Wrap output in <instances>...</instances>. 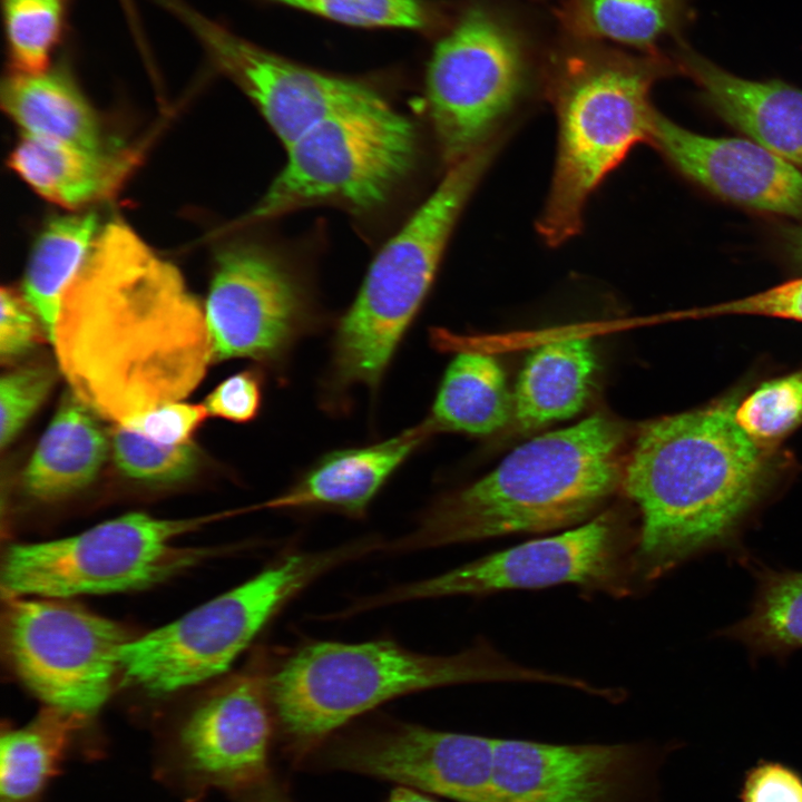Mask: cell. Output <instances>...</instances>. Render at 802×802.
Returning <instances> with one entry per match:
<instances>
[{
	"label": "cell",
	"mask_w": 802,
	"mask_h": 802,
	"mask_svg": "<svg viewBox=\"0 0 802 802\" xmlns=\"http://www.w3.org/2000/svg\"><path fill=\"white\" fill-rule=\"evenodd\" d=\"M51 343L69 389L117 424L185 399L212 363L204 310L179 270L120 219L65 290Z\"/></svg>",
	"instance_id": "obj_1"
},
{
	"label": "cell",
	"mask_w": 802,
	"mask_h": 802,
	"mask_svg": "<svg viewBox=\"0 0 802 802\" xmlns=\"http://www.w3.org/2000/svg\"><path fill=\"white\" fill-rule=\"evenodd\" d=\"M732 401V400H731ZM644 424L629 447L622 488L639 515L637 588L685 561L737 546L773 479V454L735 419L736 402Z\"/></svg>",
	"instance_id": "obj_2"
},
{
	"label": "cell",
	"mask_w": 802,
	"mask_h": 802,
	"mask_svg": "<svg viewBox=\"0 0 802 802\" xmlns=\"http://www.w3.org/2000/svg\"><path fill=\"white\" fill-rule=\"evenodd\" d=\"M627 426L594 414L514 449L492 471L437 499L393 550L578 526L622 488Z\"/></svg>",
	"instance_id": "obj_3"
},
{
	"label": "cell",
	"mask_w": 802,
	"mask_h": 802,
	"mask_svg": "<svg viewBox=\"0 0 802 802\" xmlns=\"http://www.w3.org/2000/svg\"><path fill=\"white\" fill-rule=\"evenodd\" d=\"M488 682L579 686L578 677L521 665L486 640L430 655L382 639L306 644L276 669L267 688L282 749L302 764L349 722L390 700Z\"/></svg>",
	"instance_id": "obj_4"
},
{
	"label": "cell",
	"mask_w": 802,
	"mask_h": 802,
	"mask_svg": "<svg viewBox=\"0 0 802 802\" xmlns=\"http://www.w3.org/2000/svg\"><path fill=\"white\" fill-rule=\"evenodd\" d=\"M678 71L667 55L633 53L570 39L545 66V88L558 119V155L538 229L560 244L579 231L588 196L638 141L649 140L655 81Z\"/></svg>",
	"instance_id": "obj_5"
},
{
	"label": "cell",
	"mask_w": 802,
	"mask_h": 802,
	"mask_svg": "<svg viewBox=\"0 0 802 802\" xmlns=\"http://www.w3.org/2000/svg\"><path fill=\"white\" fill-rule=\"evenodd\" d=\"M495 154L485 145L448 172L384 244L335 329L323 401L339 408L355 387L376 391L434 278L452 227Z\"/></svg>",
	"instance_id": "obj_6"
},
{
	"label": "cell",
	"mask_w": 802,
	"mask_h": 802,
	"mask_svg": "<svg viewBox=\"0 0 802 802\" xmlns=\"http://www.w3.org/2000/svg\"><path fill=\"white\" fill-rule=\"evenodd\" d=\"M374 551L371 539L282 557L243 584L121 647L124 684L167 695L225 673L267 622L329 570Z\"/></svg>",
	"instance_id": "obj_7"
},
{
	"label": "cell",
	"mask_w": 802,
	"mask_h": 802,
	"mask_svg": "<svg viewBox=\"0 0 802 802\" xmlns=\"http://www.w3.org/2000/svg\"><path fill=\"white\" fill-rule=\"evenodd\" d=\"M223 516L166 519L129 512L68 537L12 544L2 557V593L69 599L149 587L206 554L175 546L178 537Z\"/></svg>",
	"instance_id": "obj_8"
},
{
	"label": "cell",
	"mask_w": 802,
	"mask_h": 802,
	"mask_svg": "<svg viewBox=\"0 0 802 802\" xmlns=\"http://www.w3.org/2000/svg\"><path fill=\"white\" fill-rule=\"evenodd\" d=\"M286 149L283 169L248 221L320 202L360 212L382 205L414 165L417 133L381 97L323 119Z\"/></svg>",
	"instance_id": "obj_9"
},
{
	"label": "cell",
	"mask_w": 802,
	"mask_h": 802,
	"mask_svg": "<svg viewBox=\"0 0 802 802\" xmlns=\"http://www.w3.org/2000/svg\"><path fill=\"white\" fill-rule=\"evenodd\" d=\"M529 49L517 25L486 4L464 7L436 43L426 70L429 115L444 162L485 146L522 92Z\"/></svg>",
	"instance_id": "obj_10"
},
{
	"label": "cell",
	"mask_w": 802,
	"mask_h": 802,
	"mask_svg": "<svg viewBox=\"0 0 802 802\" xmlns=\"http://www.w3.org/2000/svg\"><path fill=\"white\" fill-rule=\"evenodd\" d=\"M638 527L617 509L552 536L486 555L437 576L393 588L359 608L452 596H480L563 584L626 597L638 589L633 555Z\"/></svg>",
	"instance_id": "obj_11"
},
{
	"label": "cell",
	"mask_w": 802,
	"mask_h": 802,
	"mask_svg": "<svg viewBox=\"0 0 802 802\" xmlns=\"http://www.w3.org/2000/svg\"><path fill=\"white\" fill-rule=\"evenodd\" d=\"M131 637L118 623L66 598L7 597L3 648L46 706L90 718L107 702Z\"/></svg>",
	"instance_id": "obj_12"
},
{
	"label": "cell",
	"mask_w": 802,
	"mask_h": 802,
	"mask_svg": "<svg viewBox=\"0 0 802 802\" xmlns=\"http://www.w3.org/2000/svg\"><path fill=\"white\" fill-rule=\"evenodd\" d=\"M275 718L267 682L242 675L194 706L157 757L159 777L187 801L233 798L268 780Z\"/></svg>",
	"instance_id": "obj_13"
},
{
	"label": "cell",
	"mask_w": 802,
	"mask_h": 802,
	"mask_svg": "<svg viewBox=\"0 0 802 802\" xmlns=\"http://www.w3.org/2000/svg\"><path fill=\"white\" fill-rule=\"evenodd\" d=\"M204 314L212 363L252 359L280 369L314 326L300 281L252 243L231 244L217 254Z\"/></svg>",
	"instance_id": "obj_14"
},
{
	"label": "cell",
	"mask_w": 802,
	"mask_h": 802,
	"mask_svg": "<svg viewBox=\"0 0 802 802\" xmlns=\"http://www.w3.org/2000/svg\"><path fill=\"white\" fill-rule=\"evenodd\" d=\"M457 802H490L495 737L382 721L335 734L306 762Z\"/></svg>",
	"instance_id": "obj_15"
},
{
	"label": "cell",
	"mask_w": 802,
	"mask_h": 802,
	"mask_svg": "<svg viewBox=\"0 0 802 802\" xmlns=\"http://www.w3.org/2000/svg\"><path fill=\"white\" fill-rule=\"evenodd\" d=\"M659 762L642 743L495 739L490 802H653Z\"/></svg>",
	"instance_id": "obj_16"
},
{
	"label": "cell",
	"mask_w": 802,
	"mask_h": 802,
	"mask_svg": "<svg viewBox=\"0 0 802 802\" xmlns=\"http://www.w3.org/2000/svg\"><path fill=\"white\" fill-rule=\"evenodd\" d=\"M173 7L216 66L255 102L286 148L323 119L382 97L364 81L294 62L186 7Z\"/></svg>",
	"instance_id": "obj_17"
},
{
	"label": "cell",
	"mask_w": 802,
	"mask_h": 802,
	"mask_svg": "<svg viewBox=\"0 0 802 802\" xmlns=\"http://www.w3.org/2000/svg\"><path fill=\"white\" fill-rule=\"evenodd\" d=\"M648 141L712 194L755 211L802 218V172L760 144L703 136L657 110Z\"/></svg>",
	"instance_id": "obj_18"
},
{
	"label": "cell",
	"mask_w": 802,
	"mask_h": 802,
	"mask_svg": "<svg viewBox=\"0 0 802 802\" xmlns=\"http://www.w3.org/2000/svg\"><path fill=\"white\" fill-rule=\"evenodd\" d=\"M678 71L698 87L723 120L783 159L802 167V89L779 80L737 77L678 41Z\"/></svg>",
	"instance_id": "obj_19"
},
{
	"label": "cell",
	"mask_w": 802,
	"mask_h": 802,
	"mask_svg": "<svg viewBox=\"0 0 802 802\" xmlns=\"http://www.w3.org/2000/svg\"><path fill=\"white\" fill-rule=\"evenodd\" d=\"M434 433L426 419L387 440L322 456L288 489L241 509L329 508L361 517L392 475Z\"/></svg>",
	"instance_id": "obj_20"
},
{
	"label": "cell",
	"mask_w": 802,
	"mask_h": 802,
	"mask_svg": "<svg viewBox=\"0 0 802 802\" xmlns=\"http://www.w3.org/2000/svg\"><path fill=\"white\" fill-rule=\"evenodd\" d=\"M137 160L126 149L89 150L23 136L9 166L43 198L76 209L114 196Z\"/></svg>",
	"instance_id": "obj_21"
},
{
	"label": "cell",
	"mask_w": 802,
	"mask_h": 802,
	"mask_svg": "<svg viewBox=\"0 0 802 802\" xmlns=\"http://www.w3.org/2000/svg\"><path fill=\"white\" fill-rule=\"evenodd\" d=\"M108 448L98 414L69 389L23 471V488L43 501L74 495L95 480Z\"/></svg>",
	"instance_id": "obj_22"
},
{
	"label": "cell",
	"mask_w": 802,
	"mask_h": 802,
	"mask_svg": "<svg viewBox=\"0 0 802 802\" xmlns=\"http://www.w3.org/2000/svg\"><path fill=\"white\" fill-rule=\"evenodd\" d=\"M1 105L23 136L89 150L118 148L63 66L40 74L10 71L2 81Z\"/></svg>",
	"instance_id": "obj_23"
},
{
	"label": "cell",
	"mask_w": 802,
	"mask_h": 802,
	"mask_svg": "<svg viewBox=\"0 0 802 802\" xmlns=\"http://www.w3.org/2000/svg\"><path fill=\"white\" fill-rule=\"evenodd\" d=\"M597 368L588 338L547 341L527 356L514 392V417L535 429L574 417L585 405Z\"/></svg>",
	"instance_id": "obj_24"
},
{
	"label": "cell",
	"mask_w": 802,
	"mask_h": 802,
	"mask_svg": "<svg viewBox=\"0 0 802 802\" xmlns=\"http://www.w3.org/2000/svg\"><path fill=\"white\" fill-rule=\"evenodd\" d=\"M555 17L568 38L615 42L640 53L677 38L694 18L689 0H557Z\"/></svg>",
	"instance_id": "obj_25"
},
{
	"label": "cell",
	"mask_w": 802,
	"mask_h": 802,
	"mask_svg": "<svg viewBox=\"0 0 802 802\" xmlns=\"http://www.w3.org/2000/svg\"><path fill=\"white\" fill-rule=\"evenodd\" d=\"M512 415L514 393L500 363L483 352L461 351L448 364L427 420L434 432L483 436Z\"/></svg>",
	"instance_id": "obj_26"
},
{
	"label": "cell",
	"mask_w": 802,
	"mask_h": 802,
	"mask_svg": "<svg viewBox=\"0 0 802 802\" xmlns=\"http://www.w3.org/2000/svg\"><path fill=\"white\" fill-rule=\"evenodd\" d=\"M88 718L46 706L0 737V802H41L65 763L71 743Z\"/></svg>",
	"instance_id": "obj_27"
},
{
	"label": "cell",
	"mask_w": 802,
	"mask_h": 802,
	"mask_svg": "<svg viewBox=\"0 0 802 802\" xmlns=\"http://www.w3.org/2000/svg\"><path fill=\"white\" fill-rule=\"evenodd\" d=\"M102 227L95 213L63 215L49 219L36 238L22 294L50 342L62 294L89 257Z\"/></svg>",
	"instance_id": "obj_28"
},
{
	"label": "cell",
	"mask_w": 802,
	"mask_h": 802,
	"mask_svg": "<svg viewBox=\"0 0 802 802\" xmlns=\"http://www.w3.org/2000/svg\"><path fill=\"white\" fill-rule=\"evenodd\" d=\"M756 589L749 614L720 634L754 656L783 658L802 648V571L751 566Z\"/></svg>",
	"instance_id": "obj_29"
},
{
	"label": "cell",
	"mask_w": 802,
	"mask_h": 802,
	"mask_svg": "<svg viewBox=\"0 0 802 802\" xmlns=\"http://www.w3.org/2000/svg\"><path fill=\"white\" fill-rule=\"evenodd\" d=\"M302 10L341 25L370 29L440 32L451 21L436 0H265Z\"/></svg>",
	"instance_id": "obj_30"
},
{
	"label": "cell",
	"mask_w": 802,
	"mask_h": 802,
	"mask_svg": "<svg viewBox=\"0 0 802 802\" xmlns=\"http://www.w3.org/2000/svg\"><path fill=\"white\" fill-rule=\"evenodd\" d=\"M71 0H1L11 71L40 74L66 28Z\"/></svg>",
	"instance_id": "obj_31"
},
{
	"label": "cell",
	"mask_w": 802,
	"mask_h": 802,
	"mask_svg": "<svg viewBox=\"0 0 802 802\" xmlns=\"http://www.w3.org/2000/svg\"><path fill=\"white\" fill-rule=\"evenodd\" d=\"M735 419L754 441L772 449L802 423V370L759 385L736 403Z\"/></svg>",
	"instance_id": "obj_32"
},
{
	"label": "cell",
	"mask_w": 802,
	"mask_h": 802,
	"mask_svg": "<svg viewBox=\"0 0 802 802\" xmlns=\"http://www.w3.org/2000/svg\"><path fill=\"white\" fill-rule=\"evenodd\" d=\"M113 456L127 477L149 483H175L192 477L198 464L190 443L163 444L138 431L118 424L111 439Z\"/></svg>",
	"instance_id": "obj_33"
},
{
	"label": "cell",
	"mask_w": 802,
	"mask_h": 802,
	"mask_svg": "<svg viewBox=\"0 0 802 802\" xmlns=\"http://www.w3.org/2000/svg\"><path fill=\"white\" fill-rule=\"evenodd\" d=\"M56 373L48 365L10 371L0 380V446L8 447L48 397Z\"/></svg>",
	"instance_id": "obj_34"
},
{
	"label": "cell",
	"mask_w": 802,
	"mask_h": 802,
	"mask_svg": "<svg viewBox=\"0 0 802 802\" xmlns=\"http://www.w3.org/2000/svg\"><path fill=\"white\" fill-rule=\"evenodd\" d=\"M724 315H757L802 322V277L741 299L679 312L676 317Z\"/></svg>",
	"instance_id": "obj_35"
},
{
	"label": "cell",
	"mask_w": 802,
	"mask_h": 802,
	"mask_svg": "<svg viewBox=\"0 0 802 802\" xmlns=\"http://www.w3.org/2000/svg\"><path fill=\"white\" fill-rule=\"evenodd\" d=\"M0 306V356L9 362L33 349L43 329L23 294L12 287H1Z\"/></svg>",
	"instance_id": "obj_36"
},
{
	"label": "cell",
	"mask_w": 802,
	"mask_h": 802,
	"mask_svg": "<svg viewBox=\"0 0 802 802\" xmlns=\"http://www.w3.org/2000/svg\"><path fill=\"white\" fill-rule=\"evenodd\" d=\"M206 417L208 413L204 404L176 401L157 407L121 426L159 443L178 446L189 442Z\"/></svg>",
	"instance_id": "obj_37"
},
{
	"label": "cell",
	"mask_w": 802,
	"mask_h": 802,
	"mask_svg": "<svg viewBox=\"0 0 802 802\" xmlns=\"http://www.w3.org/2000/svg\"><path fill=\"white\" fill-rule=\"evenodd\" d=\"M261 403V375L254 370H245L222 381L203 404L208 415L245 423L256 418Z\"/></svg>",
	"instance_id": "obj_38"
},
{
	"label": "cell",
	"mask_w": 802,
	"mask_h": 802,
	"mask_svg": "<svg viewBox=\"0 0 802 802\" xmlns=\"http://www.w3.org/2000/svg\"><path fill=\"white\" fill-rule=\"evenodd\" d=\"M741 802H802V775L775 761H761L744 777Z\"/></svg>",
	"instance_id": "obj_39"
},
{
	"label": "cell",
	"mask_w": 802,
	"mask_h": 802,
	"mask_svg": "<svg viewBox=\"0 0 802 802\" xmlns=\"http://www.w3.org/2000/svg\"><path fill=\"white\" fill-rule=\"evenodd\" d=\"M233 799L236 802H293L285 785L280 783L274 775Z\"/></svg>",
	"instance_id": "obj_40"
},
{
	"label": "cell",
	"mask_w": 802,
	"mask_h": 802,
	"mask_svg": "<svg viewBox=\"0 0 802 802\" xmlns=\"http://www.w3.org/2000/svg\"><path fill=\"white\" fill-rule=\"evenodd\" d=\"M786 252L802 265V226L785 228L782 233Z\"/></svg>",
	"instance_id": "obj_41"
},
{
	"label": "cell",
	"mask_w": 802,
	"mask_h": 802,
	"mask_svg": "<svg viewBox=\"0 0 802 802\" xmlns=\"http://www.w3.org/2000/svg\"><path fill=\"white\" fill-rule=\"evenodd\" d=\"M384 802H437L421 791L399 785L393 789Z\"/></svg>",
	"instance_id": "obj_42"
}]
</instances>
